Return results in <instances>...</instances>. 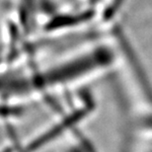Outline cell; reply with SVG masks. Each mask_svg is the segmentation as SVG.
<instances>
[{
    "label": "cell",
    "mask_w": 152,
    "mask_h": 152,
    "mask_svg": "<svg viewBox=\"0 0 152 152\" xmlns=\"http://www.w3.org/2000/svg\"><path fill=\"white\" fill-rule=\"evenodd\" d=\"M134 130L143 134L152 135V114L140 115L134 121Z\"/></svg>",
    "instance_id": "6da1fadb"
}]
</instances>
